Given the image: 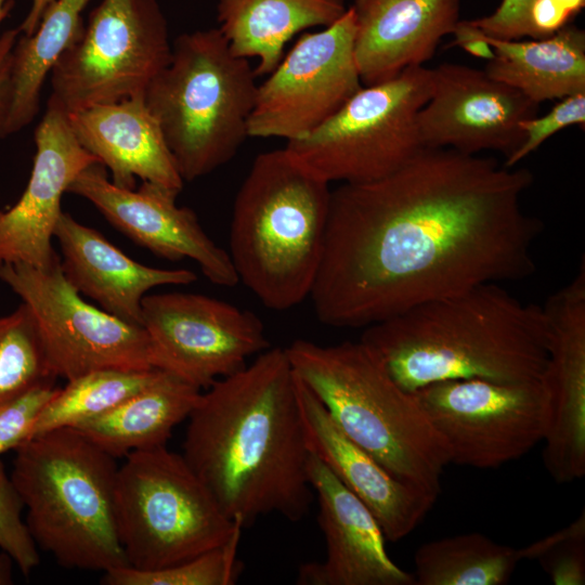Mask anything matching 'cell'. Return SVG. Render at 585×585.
Listing matches in <instances>:
<instances>
[{
    "label": "cell",
    "instance_id": "2",
    "mask_svg": "<svg viewBox=\"0 0 585 585\" xmlns=\"http://www.w3.org/2000/svg\"><path fill=\"white\" fill-rule=\"evenodd\" d=\"M187 419L182 456L230 519L248 526L270 514L306 517L310 452L286 348L216 380Z\"/></svg>",
    "mask_w": 585,
    "mask_h": 585
},
{
    "label": "cell",
    "instance_id": "23",
    "mask_svg": "<svg viewBox=\"0 0 585 585\" xmlns=\"http://www.w3.org/2000/svg\"><path fill=\"white\" fill-rule=\"evenodd\" d=\"M63 256L61 266L70 285L104 311L142 326V300L165 285H188L196 274L185 269H158L136 262L99 231L62 212L54 230Z\"/></svg>",
    "mask_w": 585,
    "mask_h": 585
},
{
    "label": "cell",
    "instance_id": "22",
    "mask_svg": "<svg viewBox=\"0 0 585 585\" xmlns=\"http://www.w3.org/2000/svg\"><path fill=\"white\" fill-rule=\"evenodd\" d=\"M68 119L79 143L109 170L115 185L135 188L140 179L181 192L184 180L145 96L93 105Z\"/></svg>",
    "mask_w": 585,
    "mask_h": 585
},
{
    "label": "cell",
    "instance_id": "35",
    "mask_svg": "<svg viewBox=\"0 0 585 585\" xmlns=\"http://www.w3.org/2000/svg\"><path fill=\"white\" fill-rule=\"evenodd\" d=\"M55 390L54 379L47 380L0 406V455L28 440L40 411Z\"/></svg>",
    "mask_w": 585,
    "mask_h": 585
},
{
    "label": "cell",
    "instance_id": "26",
    "mask_svg": "<svg viewBox=\"0 0 585 585\" xmlns=\"http://www.w3.org/2000/svg\"><path fill=\"white\" fill-rule=\"evenodd\" d=\"M202 389L166 372L110 411L76 427L110 456L166 446L177 425L186 419Z\"/></svg>",
    "mask_w": 585,
    "mask_h": 585
},
{
    "label": "cell",
    "instance_id": "12",
    "mask_svg": "<svg viewBox=\"0 0 585 585\" xmlns=\"http://www.w3.org/2000/svg\"><path fill=\"white\" fill-rule=\"evenodd\" d=\"M0 278L29 309L55 378L153 368L144 328L86 302L65 277L58 258L46 269L2 263Z\"/></svg>",
    "mask_w": 585,
    "mask_h": 585
},
{
    "label": "cell",
    "instance_id": "1",
    "mask_svg": "<svg viewBox=\"0 0 585 585\" xmlns=\"http://www.w3.org/2000/svg\"><path fill=\"white\" fill-rule=\"evenodd\" d=\"M526 168L421 148L392 173L332 191L310 297L317 320L365 328L420 303L535 269L543 222L522 199Z\"/></svg>",
    "mask_w": 585,
    "mask_h": 585
},
{
    "label": "cell",
    "instance_id": "42",
    "mask_svg": "<svg viewBox=\"0 0 585 585\" xmlns=\"http://www.w3.org/2000/svg\"><path fill=\"white\" fill-rule=\"evenodd\" d=\"M13 5L12 0H0V24L5 18Z\"/></svg>",
    "mask_w": 585,
    "mask_h": 585
},
{
    "label": "cell",
    "instance_id": "18",
    "mask_svg": "<svg viewBox=\"0 0 585 585\" xmlns=\"http://www.w3.org/2000/svg\"><path fill=\"white\" fill-rule=\"evenodd\" d=\"M35 144L24 193L13 207L0 211V263L46 269L57 259L52 238L63 194L82 170L100 161L79 143L68 114L50 103L35 130Z\"/></svg>",
    "mask_w": 585,
    "mask_h": 585
},
{
    "label": "cell",
    "instance_id": "43",
    "mask_svg": "<svg viewBox=\"0 0 585 585\" xmlns=\"http://www.w3.org/2000/svg\"><path fill=\"white\" fill-rule=\"evenodd\" d=\"M0 266H1V263H0Z\"/></svg>",
    "mask_w": 585,
    "mask_h": 585
},
{
    "label": "cell",
    "instance_id": "13",
    "mask_svg": "<svg viewBox=\"0 0 585 585\" xmlns=\"http://www.w3.org/2000/svg\"><path fill=\"white\" fill-rule=\"evenodd\" d=\"M355 17L348 6L332 25L304 32L258 84L248 136L301 140L363 86L354 58Z\"/></svg>",
    "mask_w": 585,
    "mask_h": 585
},
{
    "label": "cell",
    "instance_id": "36",
    "mask_svg": "<svg viewBox=\"0 0 585 585\" xmlns=\"http://www.w3.org/2000/svg\"><path fill=\"white\" fill-rule=\"evenodd\" d=\"M534 0H502L491 14L469 21L484 35L497 39L533 38L529 13Z\"/></svg>",
    "mask_w": 585,
    "mask_h": 585
},
{
    "label": "cell",
    "instance_id": "25",
    "mask_svg": "<svg viewBox=\"0 0 585 585\" xmlns=\"http://www.w3.org/2000/svg\"><path fill=\"white\" fill-rule=\"evenodd\" d=\"M494 56L484 72L536 103L585 92V31L567 25L532 40L484 35Z\"/></svg>",
    "mask_w": 585,
    "mask_h": 585
},
{
    "label": "cell",
    "instance_id": "7",
    "mask_svg": "<svg viewBox=\"0 0 585 585\" xmlns=\"http://www.w3.org/2000/svg\"><path fill=\"white\" fill-rule=\"evenodd\" d=\"M248 60L236 56L218 28L184 32L145 92L184 181L230 161L248 136L257 93Z\"/></svg>",
    "mask_w": 585,
    "mask_h": 585
},
{
    "label": "cell",
    "instance_id": "6",
    "mask_svg": "<svg viewBox=\"0 0 585 585\" xmlns=\"http://www.w3.org/2000/svg\"><path fill=\"white\" fill-rule=\"evenodd\" d=\"M14 451L10 477L37 547L69 569L128 566L116 528V458L74 428L44 432Z\"/></svg>",
    "mask_w": 585,
    "mask_h": 585
},
{
    "label": "cell",
    "instance_id": "19",
    "mask_svg": "<svg viewBox=\"0 0 585 585\" xmlns=\"http://www.w3.org/2000/svg\"><path fill=\"white\" fill-rule=\"evenodd\" d=\"M308 476L317 496L326 556L302 563L297 584L415 585L414 575L390 558L384 532L367 506L311 453Z\"/></svg>",
    "mask_w": 585,
    "mask_h": 585
},
{
    "label": "cell",
    "instance_id": "11",
    "mask_svg": "<svg viewBox=\"0 0 585 585\" xmlns=\"http://www.w3.org/2000/svg\"><path fill=\"white\" fill-rule=\"evenodd\" d=\"M442 439L450 464L493 469L544 441L549 398L543 378L444 380L413 392Z\"/></svg>",
    "mask_w": 585,
    "mask_h": 585
},
{
    "label": "cell",
    "instance_id": "27",
    "mask_svg": "<svg viewBox=\"0 0 585 585\" xmlns=\"http://www.w3.org/2000/svg\"><path fill=\"white\" fill-rule=\"evenodd\" d=\"M88 2L54 0L36 31L17 39L13 50L12 99L5 136L25 128L37 115L46 78L81 31V13Z\"/></svg>",
    "mask_w": 585,
    "mask_h": 585
},
{
    "label": "cell",
    "instance_id": "14",
    "mask_svg": "<svg viewBox=\"0 0 585 585\" xmlns=\"http://www.w3.org/2000/svg\"><path fill=\"white\" fill-rule=\"evenodd\" d=\"M142 327L152 367L199 389L243 369L249 356L270 348L255 313L200 294L145 296Z\"/></svg>",
    "mask_w": 585,
    "mask_h": 585
},
{
    "label": "cell",
    "instance_id": "3",
    "mask_svg": "<svg viewBox=\"0 0 585 585\" xmlns=\"http://www.w3.org/2000/svg\"><path fill=\"white\" fill-rule=\"evenodd\" d=\"M360 341L412 393L453 379H540L547 362L542 306L523 303L499 283L415 306L365 327Z\"/></svg>",
    "mask_w": 585,
    "mask_h": 585
},
{
    "label": "cell",
    "instance_id": "17",
    "mask_svg": "<svg viewBox=\"0 0 585 585\" xmlns=\"http://www.w3.org/2000/svg\"><path fill=\"white\" fill-rule=\"evenodd\" d=\"M547 325L543 381L549 424L543 463L558 483L585 476V264L542 306Z\"/></svg>",
    "mask_w": 585,
    "mask_h": 585
},
{
    "label": "cell",
    "instance_id": "20",
    "mask_svg": "<svg viewBox=\"0 0 585 585\" xmlns=\"http://www.w3.org/2000/svg\"><path fill=\"white\" fill-rule=\"evenodd\" d=\"M294 377L309 452L367 506L386 540L398 542L407 536L424 520L438 496L390 473L342 432L295 370Z\"/></svg>",
    "mask_w": 585,
    "mask_h": 585
},
{
    "label": "cell",
    "instance_id": "34",
    "mask_svg": "<svg viewBox=\"0 0 585 585\" xmlns=\"http://www.w3.org/2000/svg\"><path fill=\"white\" fill-rule=\"evenodd\" d=\"M585 125V92L568 95L544 116H533L521 121L520 127L524 133V141L520 147L507 159V167L517 166L523 158L538 148L547 139L570 126Z\"/></svg>",
    "mask_w": 585,
    "mask_h": 585
},
{
    "label": "cell",
    "instance_id": "37",
    "mask_svg": "<svg viewBox=\"0 0 585 585\" xmlns=\"http://www.w3.org/2000/svg\"><path fill=\"white\" fill-rule=\"evenodd\" d=\"M21 32L9 29L0 35V138L5 136L12 99L13 50Z\"/></svg>",
    "mask_w": 585,
    "mask_h": 585
},
{
    "label": "cell",
    "instance_id": "8",
    "mask_svg": "<svg viewBox=\"0 0 585 585\" xmlns=\"http://www.w3.org/2000/svg\"><path fill=\"white\" fill-rule=\"evenodd\" d=\"M125 457L117 471L115 518L129 567L156 570L187 561L244 528L222 511L182 454L160 446Z\"/></svg>",
    "mask_w": 585,
    "mask_h": 585
},
{
    "label": "cell",
    "instance_id": "32",
    "mask_svg": "<svg viewBox=\"0 0 585 585\" xmlns=\"http://www.w3.org/2000/svg\"><path fill=\"white\" fill-rule=\"evenodd\" d=\"M521 560H537L555 585L585 584V512L564 528L519 549Z\"/></svg>",
    "mask_w": 585,
    "mask_h": 585
},
{
    "label": "cell",
    "instance_id": "9",
    "mask_svg": "<svg viewBox=\"0 0 585 585\" xmlns=\"http://www.w3.org/2000/svg\"><path fill=\"white\" fill-rule=\"evenodd\" d=\"M431 89L432 72L425 66L362 86L330 118L286 147L328 183L384 178L424 148L417 115Z\"/></svg>",
    "mask_w": 585,
    "mask_h": 585
},
{
    "label": "cell",
    "instance_id": "15",
    "mask_svg": "<svg viewBox=\"0 0 585 585\" xmlns=\"http://www.w3.org/2000/svg\"><path fill=\"white\" fill-rule=\"evenodd\" d=\"M432 89L417 115L424 148H451L478 155L496 151L511 156L523 143L520 127L540 104L484 70L443 63L431 69Z\"/></svg>",
    "mask_w": 585,
    "mask_h": 585
},
{
    "label": "cell",
    "instance_id": "30",
    "mask_svg": "<svg viewBox=\"0 0 585 585\" xmlns=\"http://www.w3.org/2000/svg\"><path fill=\"white\" fill-rule=\"evenodd\" d=\"M52 379L35 321L22 303L0 317V406Z\"/></svg>",
    "mask_w": 585,
    "mask_h": 585
},
{
    "label": "cell",
    "instance_id": "41",
    "mask_svg": "<svg viewBox=\"0 0 585 585\" xmlns=\"http://www.w3.org/2000/svg\"><path fill=\"white\" fill-rule=\"evenodd\" d=\"M570 18L577 14L585 5V0H551Z\"/></svg>",
    "mask_w": 585,
    "mask_h": 585
},
{
    "label": "cell",
    "instance_id": "38",
    "mask_svg": "<svg viewBox=\"0 0 585 585\" xmlns=\"http://www.w3.org/2000/svg\"><path fill=\"white\" fill-rule=\"evenodd\" d=\"M455 37L451 46L460 47L474 57L491 61L494 56L492 47L483 39L481 31L469 21H459L453 31Z\"/></svg>",
    "mask_w": 585,
    "mask_h": 585
},
{
    "label": "cell",
    "instance_id": "31",
    "mask_svg": "<svg viewBox=\"0 0 585 585\" xmlns=\"http://www.w3.org/2000/svg\"><path fill=\"white\" fill-rule=\"evenodd\" d=\"M243 528L222 545L187 561L156 570H136L129 566L103 572L105 585H233L243 563L237 558Z\"/></svg>",
    "mask_w": 585,
    "mask_h": 585
},
{
    "label": "cell",
    "instance_id": "10",
    "mask_svg": "<svg viewBox=\"0 0 585 585\" xmlns=\"http://www.w3.org/2000/svg\"><path fill=\"white\" fill-rule=\"evenodd\" d=\"M172 44L157 0H101L51 69L47 103L67 114L145 96Z\"/></svg>",
    "mask_w": 585,
    "mask_h": 585
},
{
    "label": "cell",
    "instance_id": "5",
    "mask_svg": "<svg viewBox=\"0 0 585 585\" xmlns=\"http://www.w3.org/2000/svg\"><path fill=\"white\" fill-rule=\"evenodd\" d=\"M295 373L342 432L399 480L439 496L448 455L414 393L360 340L286 347Z\"/></svg>",
    "mask_w": 585,
    "mask_h": 585
},
{
    "label": "cell",
    "instance_id": "24",
    "mask_svg": "<svg viewBox=\"0 0 585 585\" xmlns=\"http://www.w3.org/2000/svg\"><path fill=\"white\" fill-rule=\"evenodd\" d=\"M343 0H219L218 29L239 57L257 58L256 76L269 75L300 31L327 27L347 11Z\"/></svg>",
    "mask_w": 585,
    "mask_h": 585
},
{
    "label": "cell",
    "instance_id": "40",
    "mask_svg": "<svg viewBox=\"0 0 585 585\" xmlns=\"http://www.w3.org/2000/svg\"><path fill=\"white\" fill-rule=\"evenodd\" d=\"M13 558L4 550L0 552V585H12L13 581Z\"/></svg>",
    "mask_w": 585,
    "mask_h": 585
},
{
    "label": "cell",
    "instance_id": "16",
    "mask_svg": "<svg viewBox=\"0 0 585 585\" xmlns=\"http://www.w3.org/2000/svg\"><path fill=\"white\" fill-rule=\"evenodd\" d=\"M67 192L89 200L112 225L158 257L192 259L214 285L238 283L229 251L207 235L191 208L176 204L179 193L145 181L138 188L119 187L101 162L82 170Z\"/></svg>",
    "mask_w": 585,
    "mask_h": 585
},
{
    "label": "cell",
    "instance_id": "29",
    "mask_svg": "<svg viewBox=\"0 0 585 585\" xmlns=\"http://www.w3.org/2000/svg\"><path fill=\"white\" fill-rule=\"evenodd\" d=\"M160 373L157 368L100 369L67 380L44 404L28 439L93 419L146 388Z\"/></svg>",
    "mask_w": 585,
    "mask_h": 585
},
{
    "label": "cell",
    "instance_id": "33",
    "mask_svg": "<svg viewBox=\"0 0 585 585\" xmlns=\"http://www.w3.org/2000/svg\"><path fill=\"white\" fill-rule=\"evenodd\" d=\"M24 505L0 459V548L14 560L23 574L28 575L40 563L37 545L25 521Z\"/></svg>",
    "mask_w": 585,
    "mask_h": 585
},
{
    "label": "cell",
    "instance_id": "28",
    "mask_svg": "<svg viewBox=\"0 0 585 585\" xmlns=\"http://www.w3.org/2000/svg\"><path fill=\"white\" fill-rule=\"evenodd\" d=\"M519 561V549L471 532L422 544L413 575L415 585H504Z\"/></svg>",
    "mask_w": 585,
    "mask_h": 585
},
{
    "label": "cell",
    "instance_id": "21",
    "mask_svg": "<svg viewBox=\"0 0 585 585\" xmlns=\"http://www.w3.org/2000/svg\"><path fill=\"white\" fill-rule=\"evenodd\" d=\"M354 58L361 82L389 80L433 57L459 20L460 0H353Z\"/></svg>",
    "mask_w": 585,
    "mask_h": 585
},
{
    "label": "cell",
    "instance_id": "4",
    "mask_svg": "<svg viewBox=\"0 0 585 585\" xmlns=\"http://www.w3.org/2000/svg\"><path fill=\"white\" fill-rule=\"evenodd\" d=\"M332 191L286 146L259 154L234 200L230 257L265 307L310 297L325 245Z\"/></svg>",
    "mask_w": 585,
    "mask_h": 585
},
{
    "label": "cell",
    "instance_id": "39",
    "mask_svg": "<svg viewBox=\"0 0 585 585\" xmlns=\"http://www.w3.org/2000/svg\"><path fill=\"white\" fill-rule=\"evenodd\" d=\"M54 0H31L30 9L18 30L22 36H31L39 26L41 18Z\"/></svg>",
    "mask_w": 585,
    "mask_h": 585
}]
</instances>
